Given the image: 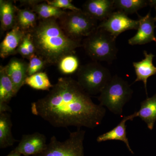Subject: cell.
<instances>
[{
  "instance_id": "obj_15",
  "label": "cell",
  "mask_w": 156,
  "mask_h": 156,
  "mask_svg": "<svg viewBox=\"0 0 156 156\" xmlns=\"http://www.w3.org/2000/svg\"><path fill=\"white\" fill-rule=\"evenodd\" d=\"M144 58L141 61L133 63L136 78L134 83L142 81L144 84L146 93L147 95V81L148 79L156 74V67L153 63L154 55L152 53H148L146 51H144Z\"/></svg>"
},
{
  "instance_id": "obj_29",
  "label": "cell",
  "mask_w": 156,
  "mask_h": 156,
  "mask_svg": "<svg viewBox=\"0 0 156 156\" xmlns=\"http://www.w3.org/2000/svg\"><path fill=\"white\" fill-rule=\"evenodd\" d=\"M149 5L151 6V7H154L155 10L156 11L155 17L154 18L155 20L156 23V0H150L149 1Z\"/></svg>"
},
{
  "instance_id": "obj_22",
  "label": "cell",
  "mask_w": 156,
  "mask_h": 156,
  "mask_svg": "<svg viewBox=\"0 0 156 156\" xmlns=\"http://www.w3.org/2000/svg\"><path fill=\"white\" fill-rule=\"evenodd\" d=\"M24 84L36 90L49 91L53 86V85L51 84L48 74L42 72L27 76Z\"/></svg>"
},
{
  "instance_id": "obj_27",
  "label": "cell",
  "mask_w": 156,
  "mask_h": 156,
  "mask_svg": "<svg viewBox=\"0 0 156 156\" xmlns=\"http://www.w3.org/2000/svg\"><path fill=\"white\" fill-rule=\"evenodd\" d=\"M23 41L25 43L31 56L35 53V48L30 34H27L23 38Z\"/></svg>"
},
{
  "instance_id": "obj_23",
  "label": "cell",
  "mask_w": 156,
  "mask_h": 156,
  "mask_svg": "<svg viewBox=\"0 0 156 156\" xmlns=\"http://www.w3.org/2000/svg\"><path fill=\"white\" fill-rule=\"evenodd\" d=\"M149 1L146 0H115V9L128 14L136 13L138 10L149 5Z\"/></svg>"
},
{
  "instance_id": "obj_5",
  "label": "cell",
  "mask_w": 156,
  "mask_h": 156,
  "mask_svg": "<svg viewBox=\"0 0 156 156\" xmlns=\"http://www.w3.org/2000/svg\"><path fill=\"white\" fill-rule=\"evenodd\" d=\"M112 77L107 68L95 62L79 68L77 81L88 94L95 95L100 94Z\"/></svg>"
},
{
  "instance_id": "obj_24",
  "label": "cell",
  "mask_w": 156,
  "mask_h": 156,
  "mask_svg": "<svg viewBox=\"0 0 156 156\" xmlns=\"http://www.w3.org/2000/svg\"><path fill=\"white\" fill-rule=\"evenodd\" d=\"M57 64L60 72L64 74L69 75L78 70L80 62L75 54H71L62 57Z\"/></svg>"
},
{
  "instance_id": "obj_9",
  "label": "cell",
  "mask_w": 156,
  "mask_h": 156,
  "mask_svg": "<svg viewBox=\"0 0 156 156\" xmlns=\"http://www.w3.org/2000/svg\"><path fill=\"white\" fill-rule=\"evenodd\" d=\"M139 26L136 34L128 40L131 45H143L151 42L156 43L154 29L156 27L154 18L150 11L144 17H139Z\"/></svg>"
},
{
  "instance_id": "obj_26",
  "label": "cell",
  "mask_w": 156,
  "mask_h": 156,
  "mask_svg": "<svg viewBox=\"0 0 156 156\" xmlns=\"http://www.w3.org/2000/svg\"><path fill=\"white\" fill-rule=\"evenodd\" d=\"M46 2L53 7L59 9H69L71 11H81V9L72 4L71 0H53L47 1Z\"/></svg>"
},
{
  "instance_id": "obj_19",
  "label": "cell",
  "mask_w": 156,
  "mask_h": 156,
  "mask_svg": "<svg viewBox=\"0 0 156 156\" xmlns=\"http://www.w3.org/2000/svg\"><path fill=\"white\" fill-rule=\"evenodd\" d=\"M10 113H0V148L12 146L18 140L14 139L12 134V123Z\"/></svg>"
},
{
  "instance_id": "obj_30",
  "label": "cell",
  "mask_w": 156,
  "mask_h": 156,
  "mask_svg": "<svg viewBox=\"0 0 156 156\" xmlns=\"http://www.w3.org/2000/svg\"><path fill=\"white\" fill-rule=\"evenodd\" d=\"M21 154L15 151V150H13L9 154L6 156H21Z\"/></svg>"
},
{
  "instance_id": "obj_3",
  "label": "cell",
  "mask_w": 156,
  "mask_h": 156,
  "mask_svg": "<svg viewBox=\"0 0 156 156\" xmlns=\"http://www.w3.org/2000/svg\"><path fill=\"white\" fill-rule=\"evenodd\" d=\"M133 91L127 81L115 75L98 98L99 105L115 115H121L123 108L131 100Z\"/></svg>"
},
{
  "instance_id": "obj_20",
  "label": "cell",
  "mask_w": 156,
  "mask_h": 156,
  "mask_svg": "<svg viewBox=\"0 0 156 156\" xmlns=\"http://www.w3.org/2000/svg\"><path fill=\"white\" fill-rule=\"evenodd\" d=\"M41 1L31 5L32 10L42 19L56 18L59 19L66 13L62 9L50 5L47 2L41 3Z\"/></svg>"
},
{
  "instance_id": "obj_21",
  "label": "cell",
  "mask_w": 156,
  "mask_h": 156,
  "mask_svg": "<svg viewBox=\"0 0 156 156\" xmlns=\"http://www.w3.org/2000/svg\"><path fill=\"white\" fill-rule=\"evenodd\" d=\"M16 25L23 31L33 29L37 25V14L32 9H24L17 10Z\"/></svg>"
},
{
  "instance_id": "obj_11",
  "label": "cell",
  "mask_w": 156,
  "mask_h": 156,
  "mask_svg": "<svg viewBox=\"0 0 156 156\" xmlns=\"http://www.w3.org/2000/svg\"><path fill=\"white\" fill-rule=\"evenodd\" d=\"M114 3L115 0H89L84 4L83 11L102 22L114 12Z\"/></svg>"
},
{
  "instance_id": "obj_1",
  "label": "cell",
  "mask_w": 156,
  "mask_h": 156,
  "mask_svg": "<svg viewBox=\"0 0 156 156\" xmlns=\"http://www.w3.org/2000/svg\"><path fill=\"white\" fill-rule=\"evenodd\" d=\"M33 114L55 128L94 129L100 126L106 109L93 102L90 95L71 77H60L45 97L31 103Z\"/></svg>"
},
{
  "instance_id": "obj_10",
  "label": "cell",
  "mask_w": 156,
  "mask_h": 156,
  "mask_svg": "<svg viewBox=\"0 0 156 156\" xmlns=\"http://www.w3.org/2000/svg\"><path fill=\"white\" fill-rule=\"evenodd\" d=\"M46 142V136L39 132L24 134L14 150L24 156H33L44 150L48 144Z\"/></svg>"
},
{
  "instance_id": "obj_16",
  "label": "cell",
  "mask_w": 156,
  "mask_h": 156,
  "mask_svg": "<svg viewBox=\"0 0 156 156\" xmlns=\"http://www.w3.org/2000/svg\"><path fill=\"white\" fill-rule=\"evenodd\" d=\"M136 112L137 117L146 124L148 129L152 130L156 122V93L141 101L140 108Z\"/></svg>"
},
{
  "instance_id": "obj_25",
  "label": "cell",
  "mask_w": 156,
  "mask_h": 156,
  "mask_svg": "<svg viewBox=\"0 0 156 156\" xmlns=\"http://www.w3.org/2000/svg\"><path fill=\"white\" fill-rule=\"evenodd\" d=\"M29 59L30 62L27 70L28 76L41 72L45 64H47V62L43 58L36 54L32 55Z\"/></svg>"
},
{
  "instance_id": "obj_13",
  "label": "cell",
  "mask_w": 156,
  "mask_h": 156,
  "mask_svg": "<svg viewBox=\"0 0 156 156\" xmlns=\"http://www.w3.org/2000/svg\"><path fill=\"white\" fill-rule=\"evenodd\" d=\"M136 117H137L136 112L130 115L124 117L121 122L113 129L98 136L96 141L101 143L108 140H120L125 144L128 151L132 154H134V151L131 149L127 137L126 123L127 121H132Z\"/></svg>"
},
{
  "instance_id": "obj_17",
  "label": "cell",
  "mask_w": 156,
  "mask_h": 156,
  "mask_svg": "<svg viewBox=\"0 0 156 156\" xmlns=\"http://www.w3.org/2000/svg\"><path fill=\"white\" fill-rule=\"evenodd\" d=\"M16 95L14 84L6 71L5 66L0 67V108L6 107Z\"/></svg>"
},
{
  "instance_id": "obj_18",
  "label": "cell",
  "mask_w": 156,
  "mask_h": 156,
  "mask_svg": "<svg viewBox=\"0 0 156 156\" xmlns=\"http://www.w3.org/2000/svg\"><path fill=\"white\" fill-rule=\"evenodd\" d=\"M17 8L11 1H0V20L3 31L11 30L16 25Z\"/></svg>"
},
{
  "instance_id": "obj_2",
  "label": "cell",
  "mask_w": 156,
  "mask_h": 156,
  "mask_svg": "<svg viewBox=\"0 0 156 156\" xmlns=\"http://www.w3.org/2000/svg\"><path fill=\"white\" fill-rule=\"evenodd\" d=\"M56 18L42 19L30 31L35 53L47 63L56 64L62 57L75 54L83 46L79 40L68 36Z\"/></svg>"
},
{
  "instance_id": "obj_14",
  "label": "cell",
  "mask_w": 156,
  "mask_h": 156,
  "mask_svg": "<svg viewBox=\"0 0 156 156\" xmlns=\"http://www.w3.org/2000/svg\"><path fill=\"white\" fill-rule=\"evenodd\" d=\"M26 34L17 25L6 34L0 45V56L5 58L17 53Z\"/></svg>"
},
{
  "instance_id": "obj_12",
  "label": "cell",
  "mask_w": 156,
  "mask_h": 156,
  "mask_svg": "<svg viewBox=\"0 0 156 156\" xmlns=\"http://www.w3.org/2000/svg\"><path fill=\"white\" fill-rule=\"evenodd\" d=\"M28 64L24 60L13 58L5 66L6 71L14 84V90L17 94L21 87L25 85L27 75Z\"/></svg>"
},
{
  "instance_id": "obj_7",
  "label": "cell",
  "mask_w": 156,
  "mask_h": 156,
  "mask_svg": "<svg viewBox=\"0 0 156 156\" xmlns=\"http://www.w3.org/2000/svg\"><path fill=\"white\" fill-rule=\"evenodd\" d=\"M58 19L65 32L75 40L89 36L98 26L97 20L82 10L66 12Z\"/></svg>"
},
{
  "instance_id": "obj_28",
  "label": "cell",
  "mask_w": 156,
  "mask_h": 156,
  "mask_svg": "<svg viewBox=\"0 0 156 156\" xmlns=\"http://www.w3.org/2000/svg\"><path fill=\"white\" fill-rule=\"evenodd\" d=\"M17 53H19L20 55L25 58H29L31 56L28 49L23 41L17 48Z\"/></svg>"
},
{
  "instance_id": "obj_4",
  "label": "cell",
  "mask_w": 156,
  "mask_h": 156,
  "mask_svg": "<svg viewBox=\"0 0 156 156\" xmlns=\"http://www.w3.org/2000/svg\"><path fill=\"white\" fill-rule=\"evenodd\" d=\"M116 39L106 31L97 28L85 39L83 46L93 60L111 63L118 52Z\"/></svg>"
},
{
  "instance_id": "obj_8",
  "label": "cell",
  "mask_w": 156,
  "mask_h": 156,
  "mask_svg": "<svg viewBox=\"0 0 156 156\" xmlns=\"http://www.w3.org/2000/svg\"><path fill=\"white\" fill-rule=\"evenodd\" d=\"M138 26L139 20L131 19L126 13L118 11L113 12L106 20L101 23L97 28L106 31L116 38L126 31L137 30Z\"/></svg>"
},
{
  "instance_id": "obj_6",
  "label": "cell",
  "mask_w": 156,
  "mask_h": 156,
  "mask_svg": "<svg viewBox=\"0 0 156 156\" xmlns=\"http://www.w3.org/2000/svg\"><path fill=\"white\" fill-rule=\"evenodd\" d=\"M86 131L81 128L70 133L69 136L60 141L53 135L44 150L33 156H85L83 143Z\"/></svg>"
}]
</instances>
